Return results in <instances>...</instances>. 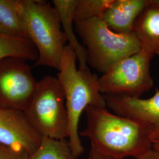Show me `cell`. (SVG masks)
I'll list each match as a JSON object with an SVG mask.
<instances>
[{"instance_id":"16","label":"cell","mask_w":159,"mask_h":159,"mask_svg":"<svg viewBox=\"0 0 159 159\" xmlns=\"http://www.w3.org/2000/svg\"><path fill=\"white\" fill-rule=\"evenodd\" d=\"M114 0H78L74 11V21L102 17Z\"/></svg>"},{"instance_id":"3","label":"cell","mask_w":159,"mask_h":159,"mask_svg":"<svg viewBox=\"0 0 159 159\" xmlns=\"http://www.w3.org/2000/svg\"><path fill=\"white\" fill-rule=\"evenodd\" d=\"M25 28L38 52L35 66H46L59 71L67 40L57 10L50 2L23 0Z\"/></svg>"},{"instance_id":"5","label":"cell","mask_w":159,"mask_h":159,"mask_svg":"<svg viewBox=\"0 0 159 159\" xmlns=\"http://www.w3.org/2000/svg\"><path fill=\"white\" fill-rule=\"evenodd\" d=\"M30 123L43 137L68 139V114L62 87L56 77L46 75L38 81L24 111Z\"/></svg>"},{"instance_id":"17","label":"cell","mask_w":159,"mask_h":159,"mask_svg":"<svg viewBox=\"0 0 159 159\" xmlns=\"http://www.w3.org/2000/svg\"><path fill=\"white\" fill-rule=\"evenodd\" d=\"M0 159H29V156L0 144Z\"/></svg>"},{"instance_id":"19","label":"cell","mask_w":159,"mask_h":159,"mask_svg":"<svg viewBox=\"0 0 159 159\" xmlns=\"http://www.w3.org/2000/svg\"><path fill=\"white\" fill-rule=\"evenodd\" d=\"M136 159H159V152L152 148L149 152Z\"/></svg>"},{"instance_id":"6","label":"cell","mask_w":159,"mask_h":159,"mask_svg":"<svg viewBox=\"0 0 159 159\" xmlns=\"http://www.w3.org/2000/svg\"><path fill=\"white\" fill-rule=\"evenodd\" d=\"M153 56L141 48L136 53L114 64L99 77L102 94L141 98L153 87V79L150 70Z\"/></svg>"},{"instance_id":"15","label":"cell","mask_w":159,"mask_h":159,"mask_svg":"<svg viewBox=\"0 0 159 159\" xmlns=\"http://www.w3.org/2000/svg\"><path fill=\"white\" fill-rule=\"evenodd\" d=\"M11 57L36 61L38 59V52L30 40L7 37L0 35V60Z\"/></svg>"},{"instance_id":"18","label":"cell","mask_w":159,"mask_h":159,"mask_svg":"<svg viewBox=\"0 0 159 159\" xmlns=\"http://www.w3.org/2000/svg\"><path fill=\"white\" fill-rule=\"evenodd\" d=\"M88 159H120L115 158L113 157L106 155L102 153L99 150H98L93 145L91 144V148H90L89 157Z\"/></svg>"},{"instance_id":"9","label":"cell","mask_w":159,"mask_h":159,"mask_svg":"<svg viewBox=\"0 0 159 159\" xmlns=\"http://www.w3.org/2000/svg\"><path fill=\"white\" fill-rule=\"evenodd\" d=\"M107 107L122 117L136 120L148 125L152 142L159 141V90L153 96L143 99L127 96H104Z\"/></svg>"},{"instance_id":"4","label":"cell","mask_w":159,"mask_h":159,"mask_svg":"<svg viewBox=\"0 0 159 159\" xmlns=\"http://www.w3.org/2000/svg\"><path fill=\"white\" fill-rule=\"evenodd\" d=\"M74 28L87 50V64L102 74L141 49L135 34L116 33L108 29L101 17L74 21Z\"/></svg>"},{"instance_id":"11","label":"cell","mask_w":159,"mask_h":159,"mask_svg":"<svg viewBox=\"0 0 159 159\" xmlns=\"http://www.w3.org/2000/svg\"><path fill=\"white\" fill-rule=\"evenodd\" d=\"M133 33L141 48L159 56V8L151 0L137 18Z\"/></svg>"},{"instance_id":"10","label":"cell","mask_w":159,"mask_h":159,"mask_svg":"<svg viewBox=\"0 0 159 159\" xmlns=\"http://www.w3.org/2000/svg\"><path fill=\"white\" fill-rule=\"evenodd\" d=\"M149 4L150 0H114L101 18L114 32L133 34L137 18Z\"/></svg>"},{"instance_id":"8","label":"cell","mask_w":159,"mask_h":159,"mask_svg":"<svg viewBox=\"0 0 159 159\" xmlns=\"http://www.w3.org/2000/svg\"><path fill=\"white\" fill-rule=\"evenodd\" d=\"M42 139L23 111L0 107V144L30 156Z\"/></svg>"},{"instance_id":"14","label":"cell","mask_w":159,"mask_h":159,"mask_svg":"<svg viewBox=\"0 0 159 159\" xmlns=\"http://www.w3.org/2000/svg\"><path fill=\"white\" fill-rule=\"evenodd\" d=\"M70 146L68 139L43 137L39 148L29 159H79Z\"/></svg>"},{"instance_id":"2","label":"cell","mask_w":159,"mask_h":159,"mask_svg":"<svg viewBox=\"0 0 159 159\" xmlns=\"http://www.w3.org/2000/svg\"><path fill=\"white\" fill-rule=\"evenodd\" d=\"M77 61L74 50L67 44L57 77L65 96L68 114V141L74 154L79 157L84 150L79 133L81 114L88 106L107 107V105L100 91L98 75L92 73L89 68H77Z\"/></svg>"},{"instance_id":"13","label":"cell","mask_w":159,"mask_h":159,"mask_svg":"<svg viewBox=\"0 0 159 159\" xmlns=\"http://www.w3.org/2000/svg\"><path fill=\"white\" fill-rule=\"evenodd\" d=\"M0 35L29 40L24 18L23 0H0Z\"/></svg>"},{"instance_id":"1","label":"cell","mask_w":159,"mask_h":159,"mask_svg":"<svg viewBox=\"0 0 159 159\" xmlns=\"http://www.w3.org/2000/svg\"><path fill=\"white\" fill-rule=\"evenodd\" d=\"M85 111L87 125L80 134L102 153L137 159L152 149L150 130L144 123L112 113L107 107L88 106Z\"/></svg>"},{"instance_id":"12","label":"cell","mask_w":159,"mask_h":159,"mask_svg":"<svg viewBox=\"0 0 159 159\" xmlns=\"http://www.w3.org/2000/svg\"><path fill=\"white\" fill-rule=\"evenodd\" d=\"M78 0H52V4L58 14L61 27L69 46L75 53L79 68H88L87 52L75 34L74 11Z\"/></svg>"},{"instance_id":"21","label":"cell","mask_w":159,"mask_h":159,"mask_svg":"<svg viewBox=\"0 0 159 159\" xmlns=\"http://www.w3.org/2000/svg\"><path fill=\"white\" fill-rule=\"evenodd\" d=\"M155 6H157L159 8V0H151Z\"/></svg>"},{"instance_id":"20","label":"cell","mask_w":159,"mask_h":159,"mask_svg":"<svg viewBox=\"0 0 159 159\" xmlns=\"http://www.w3.org/2000/svg\"><path fill=\"white\" fill-rule=\"evenodd\" d=\"M152 148H153L154 150H157V151H159V141L153 143Z\"/></svg>"},{"instance_id":"7","label":"cell","mask_w":159,"mask_h":159,"mask_svg":"<svg viewBox=\"0 0 159 159\" xmlns=\"http://www.w3.org/2000/svg\"><path fill=\"white\" fill-rule=\"evenodd\" d=\"M37 83L26 60L6 57L0 60V107L24 111Z\"/></svg>"}]
</instances>
